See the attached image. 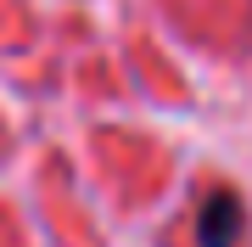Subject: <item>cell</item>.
<instances>
[{
    "label": "cell",
    "instance_id": "obj_1",
    "mask_svg": "<svg viewBox=\"0 0 252 247\" xmlns=\"http://www.w3.org/2000/svg\"><path fill=\"white\" fill-rule=\"evenodd\" d=\"M190 230H196V247H241V236H247V202H241V191L213 185V191L196 202Z\"/></svg>",
    "mask_w": 252,
    "mask_h": 247
}]
</instances>
